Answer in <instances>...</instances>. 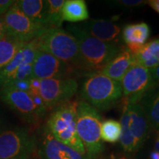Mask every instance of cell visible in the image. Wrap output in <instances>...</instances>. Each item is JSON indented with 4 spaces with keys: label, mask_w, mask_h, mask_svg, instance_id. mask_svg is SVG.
Here are the masks:
<instances>
[{
    "label": "cell",
    "mask_w": 159,
    "mask_h": 159,
    "mask_svg": "<svg viewBox=\"0 0 159 159\" xmlns=\"http://www.w3.org/2000/svg\"><path fill=\"white\" fill-rule=\"evenodd\" d=\"M35 150V137L25 129L0 133V159H30Z\"/></svg>",
    "instance_id": "7"
},
{
    "label": "cell",
    "mask_w": 159,
    "mask_h": 159,
    "mask_svg": "<svg viewBox=\"0 0 159 159\" xmlns=\"http://www.w3.org/2000/svg\"><path fill=\"white\" fill-rule=\"evenodd\" d=\"M2 121L1 120V119H0V133L2 132Z\"/></svg>",
    "instance_id": "33"
},
{
    "label": "cell",
    "mask_w": 159,
    "mask_h": 159,
    "mask_svg": "<svg viewBox=\"0 0 159 159\" xmlns=\"http://www.w3.org/2000/svg\"><path fill=\"white\" fill-rule=\"evenodd\" d=\"M25 44L7 35L0 39V69L11 62Z\"/></svg>",
    "instance_id": "23"
},
{
    "label": "cell",
    "mask_w": 159,
    "mask_h": 159,
    "mask_svg": "<svg viewBox=\"0 0 159 159\" xmlns=\"http://www.w3.org/2000/svg\"><path fill=\"white\" fill-rule=\"evenodd\" d=\"M39 152L42 159H89L86 155L80 154L57 140L46 127L43 131Z\"/></svg>",
    "instance_id": "14"
},
{
    "label": "cell",
    "mask_w": 159,
    "mask_h": 159,
    "mask_svg": "<svg viewBox=\"0 0 159 159\" xmlns=\"http://www.w3.org/2000/svg\"><path fill=\"white\" fill-rule=\"evenodd\" d=\"M137 65L148 69L159 66V38L146 43L136 55Z\"/></svg>",
    "instance_id": "19"
},
{
    "label": "cell",
    "mask_w": 159,
    "mask_h": 159,
    "mask_svg": "<svg viewBox=\"0 0 159 159\" xmlns=\"http://www.w3.org/2000/svg\"><path fill=\"white\" fill-rule=\"evenodd\" d=\"M134 55L126 47H122L110 63L99 72L116 82L121 83L124 75L136 65Z\"/></svg>",
    "instance_id": "16"
},
{
    "label": "cell",
    "mask_w": 159,
    "mask_h": 159,
    "mask_svg": "<svg viewBox=\"0 0 159 159\" xmlns=\"http://www.w3.org/2000/svg\"><path fill=\"white\" fill-rule=\"evenodd\" d=\"M87 34L107 43L117 44L122 39L121 27L104 19H91L78 25Z\"/></svg>",
    "instance_id": "15"
},
{
    "label": "cell",
    "mask_w": 159,
    "mask_h": 159,
    "mask_svg": "<svg viewBox=\"0 0 159 159\" xmlns=\"http://www.w3.org/2000/svg\"><path fill=\"white\" fill-rule=\"evenodd\" d=\"M150 35V27L145 22L128 25L122 30V39L126 43L127 48L134 55L147 43Z\"/></svg>",
    "instance_id": "17"
},
{
    "label": "cell",
    "mask_w": 159,
    "mask_h": 159,
    "mask_svg": "<svg viewBox=\"0 0 159 159\" xmlns=\"http://www.w3.org/2000/svg\"><path fill=\"white\" fill-rule=\"evenodd\" d=\"M69 30L78 43V71H86L89 74L99 72L120 51L121 48L117 44L95 39L78 25H69Z\"/></svg>",
    "instance_id": "1"
},
{
    "label": "cell",
    "mask_w": 159,
    "mask_h": 159,
    "mask_svg": "<svg viewBox=\"0 0 159 159\" xmlns=\"http://www.w3.org/2000/svg\"><path fill=\"white\" fill-rule=\"evenodd\" d=\"M37 51L33 41L25 43L11 62L0 69V86L33 78V64Z\"/></svg>",
    "instance_id": "8"
},
{
    "label": "cell",
    "mask_w": 159,
    "mask_h": 159,
    "mask_svg": "<svg viewBox=\"0 0 159 159\" xmlns=\"http://www.w3.org/2000/svg\"><path fill=\"white\" fill-rule=\"evenodd\" d=\"M148 3V1L143 0H119V1H114L113 4L126 8H134L142 6Z\"/></svg>",
    "instance_id": "25"
},
{
    "label": "cell",
    "mask_w": 159,
    "mask_h": 159,
    "mask_svg": "<svg viewBox=\"0 0 159 159\" xmlns=\"http://www.w3.org/2000/svg\"><path fill=\"white\" fill-rule=\"evenodd\" d=\"M122 134L119 142L127 153L137 152L146 142L150 125L140 105H124L120 119Z\"/></svg>",
    "instance_id": "5"
},
{
    "label": "cell",
    "mask_w": 159,
    "mask_h": 159,
    "mask_svg": "<svg viewBox=\"0 0 159 159\" xmlns=\"http://www.w3.org/2000/svg\"><path fill=\"white\" fill-rule=\"evenodd\" d=\"M122 89V105L138 104L149 90L156 86L150 69L134 65L121 81Z\"/></svg>",
    "instance_id": "9"
},
{
    "label": "cell",
    "mask_w": 159,
    "mask_h": 159,
    "mask_svg": "<svg viewBox=\"0 0 159 159\" xmlns=\"http://www.w3.org/2000/svg\"><path fill=\"white\" fill-rule=\"evenodd\" d=\"M64 0H45L44 25L48 29L61 28Z\"/></svg>",
    "instance_id": "22"
},
{
    "label": "cell",
    "mask_w": 159,
    "mask_h": 159,
    "mask_svg": "<svg viewBox=\"0 0 159 159\" xmlns=\"http://www.w3.org/2000/svg\"><path fill=\"white\" fill-rule=\"evenodd\" d=\"M7 35L23 43H30L48 30L26 16L14 2L3 16Z\"/></svg>",
    "instance_id": "11"
},
{
    "label": "cell",
    "mask_w": 159,
    "mask_h": 159,
    "mask_svg": "<svg viewBox=\"0 0 159 159\" xmlns=\"http://www.w3.org/2000/svg\"><path fill=\"white\" fill-rule=\"evenodd\" d=\"M80 93L82 100L100 111L111 108L122 98L121 83L100 72L87 75Z\"/></svg>",
    "instance_id": "2"
},
{
    "label": "cell",
    "mask_w": 159,
    "mask_h": 159,
    "mask_svg": "<svg viewBox=\"0 0 159 159\" xmlns=\"http://www.w3.org/2000/svg\"><path fill=\"white\" fill-rule=\"evenodd\" d=\"M139 104L142 106L150 128L159 131V85L149 90Z\"/></svg>",
    "instance_id": "18"
},
{
    "label": "cell",
    "mask_w": 159,
    "mask_h": 159,
    "mask_svg": "<svg viewBox=\"0 0 159 159\" xmlns=\"http://www.w3.org/2000/svg\"><path fill=\"white\" fill-rule=\"evenodd\" d=\"M14 2L13 0H0V16L5 15Z\"/></svg>",
    "instance_id": "26"
},
{
    "label": "cell",
    "mask_w": 159,
    "mask_h": 159,
    "mask_svg": "<svg viewBox=\"0 0 159 159\" xmlns=\"http://www.w3.org/2000/svg\"><path fill=\"white\" fill-rule=\"evenodd\" d=\"M150 159H159V152L157 151L152 150L150 153Z\"/></svg>",
    "instance_id": "32"
},
{
    "label": "cell",
    "mask_w": 159,
    "mask_h": 159,
    "mask_svg": "<svg viewBox=\"0 0 159 159\" xmlns=\"http://www.w3.org/2000/svg\"><path fill=\"white\" fill-rule=\"evenodd\" d=\"M102 118L99 111L85 101H78L76 130L89 159H99L105 146L100 136Z\"/></svg>",
    "instance_id": "3"
},
{
    "label": "cell",
    "mask_w": 159,
    "mask_h": 159,
    "mask_svg": "<svg viewBox=\"0 0 159 159\" xmlns=\"http://www.w3.org/2000/svg\"><path fill=\"white\" fill-rule=\"evenodd\" d=\"M104 159H135L132 156H129L125 153H119V154H111L110 156H107Z\"/></svg>",
    "instance_id": "27"
},
{
    "label": "cell",
    "mask_w": 159,
    "mask_h": 159,
    "mask_svg": "<svg viewBox=\"0 0 159 159\" xmlns=\"http://www.w3.org/2000/svg\"><path fill=\"white\" fill-rule=\"evenodd\" d=\"M155 151H157V152H159V131L157 132L156 141H155L154 144V150Z\"/></svg>",
    "instance_id": "31"
},
{
    "label": "cell",
    "mask_w": 159,
    "mask_h": 159,
    "mask_svg": "<svg viewBox=\"0 0 159 159\" xmlns=\"http://www.w3.org/2000/svg\"><path fill=\"white\" fill-rule=\"evenodd\" d=\"M78 83L73 77L40 80L39 94L47 111L54 110L72 100L77 94Z\"/></svg>",
    "instance_id": "10"
},
{
    "label": "cell",
    "mask_w": 159,
    "mask_h": 159,
    "mask_svg": "<svg viewBox=\"0 0 159 159\" xmlns=\"http://www.w3.org/2000/svg\"><path fill=\"white\" fill-rule=\"evenodd\" d=\"M148 4L155 11L159 13V0H150L148 1Z\"/></svg>",
    "instance_id": "30"
},
{
    "label": "cell",
    "mask_w": 159,
    "mask_h": 159,
    "mask_svg": "<svg viewBox=\"0 0 159 159\" xmlns=\"http://www.w3.org/2000/svg\"><path fill=\"white\" fill-rule=\"evenodd\" d=\"M33 41L38 50L69 63L78 71L79 47L72 34L62 28H50Z\"/></svg>",
    "instance_id": "6"
},
{
    "label": "cell",
    "mask_w": 159,
    "mask_h": 159,
    "mask_svg": "<svg viewBox=\"0 0 159 159\" xmlns=\"http://www.w3.org/2000/svg\"><path fill=\"white\" fill-rule=\"evenodd\" d=\"M122 127L120 122L115 119H106L101 123L100 136L102 142L116 143L120 140Z\"/></svg>",
    "instance_id": "24"
},
{
    "label": "cell",
    "mask_w": 159,
    "mask_h": 159,
    "mask_svg": "<svg viewBox=\"0 0 159 159\" xmlns=\"http://www.w3.org/2000/svg\"><path fill=\"white\" fill-rule=\"evenodd\" d=\"M152 79L156 85H159V66L156 68L150 69Z\"/></svg>",
    "instance_id": "28"
},
{
    "label": "cell",
    "mask_w": 159,
    "mask_h": 159,
    "mask_svg": "<svg viewBox=\"0 0 159 159\" xmlns=\"http://www.w3.org/2000/svg\"><path fill=\"white\" fill-rule=\"evenodd\" d=\"M78 100H71L52 111L46 128L57 140L75 149L80 154L86 155L76 130V116Z\"/></svg>",
    "instance_id": "4"
},
{
    "label": "cell",
    "mask_w": 159,
    "mask_h": 159,
    "mask_svg": "<svg viewBox=\"0 0 159 159\" xmlns=\"http://www.w3.org/2000/svg\"><path fill=\"white\" fill-rule=\"evenodd\" d=\"M15 3L20 11L33 22L45 27V0H18Z\"/></svg>",
    "instance_id": "20"
},
{
    "label": "cell",
    "mask_w": 159,
    "mask_h": 159,
    "mask_svg": "<svg viewBox=\"0 0 159 159\" xmlns=\"http://www.w3.org/2000/svg\"><path fill=\"white\" fill-rule=\"evenodd\" d=\"M0 98L30 124H38L43 118L28 92L5 85L0 90Z\"/></svg>",
    "instance_id": "12"
},
{
    "label": "cell",
    "mask_w": 159,
    "mask_h": 159,
    "mask_svg": "<svg viewBox=\"0 0 159 159\" xmlns=\"http://www.w3.org/2000/svg\"><path fill=\"white\" fill-rule=\"evenodd\" d=\"M63 21L69 22L85 21L89 19V13L86 3L83 0H66L62 8Z\"/></svg>",
    "instance_id": "21"
},
{
    "label": "cell",
    "mask_w": 159,
    "mask_h": 159,
    "mask_svg": "<svg viewBox=\"0 0 159 159\" xmlns=\"http://www.w3.org/2000/svg\"><path fill=\"white\" fill-rule=\"evenodd\" d=\"M7 35L5 22H4L3 16H0V39H2Z\"/></svg>",
    "instance_id": "29"
},
{
    "label": "cell",
    "mask_w": 159,
    "mask_h": 159,
    "mask_svg": "<svg viewBox=\"0 0 159 159\" xmlns=\"http://www.w3.org/2000/svg\"><path fill=\"white\" fill-rule=\"evenodd\" d=\"M77 72L69 63L48 53L37 51L33 64V77L39 80L68 78Z\"/></svg>",
    "instance_id": "13"
}]
</instances>
